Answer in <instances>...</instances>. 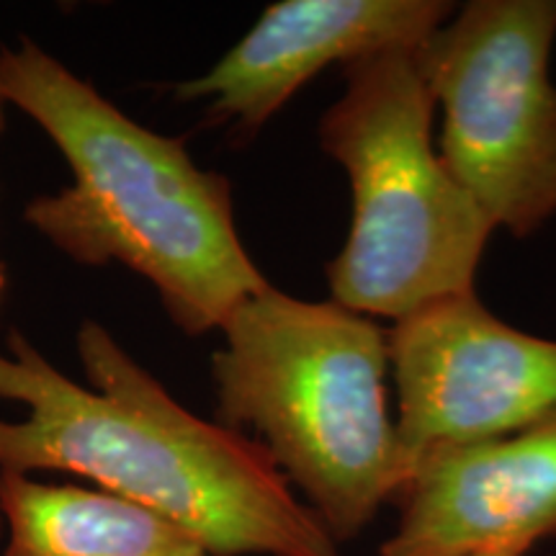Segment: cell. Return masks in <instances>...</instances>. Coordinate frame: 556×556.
Instances as JSON below:
<instances>
[{"mask_svg":"<svg viewBox=\"0 0 556 556\" xmlns=\"http://www.w3.org/2000/svg\"><path fill=\"white\" fill-rule=\"evenodd\" d=\"M0 353V469L65 471L170 520L208 556H340L261 443L186 409L96 319L78 328L86 384L21 330Z\"/></svg>","mask_w":556,"mask_h":556,"instance_id":"obj_1","label":"cell"},{"mask_svg":"<svg viewBox=\"0 0 556 556\" xmlns=\"http://www.w3.org/2000/svg\"><path fill=\"white\" fill-rule=\"evenodd\" d=\"M0 86L73 170V184L24 208L65 258L142 276L191 338L222 330L268 287L235 225L232 186L201 170L184 139L137 124L29 39L0 47Z\"/></svg>","mask_w":556,"mask_h":556,"instance_id":"obj_2","label":"cell"},{"mask_svg":"<svg viewBox=\"0 0 556 556\" xmlns=\"http://www.w3.org/2000/svg\"><path fill=\"white\" fill-rule=\"evenodd\" d=\"M219 332L217 422L253 433L340 546L361 536L407 477L387 405V330L268 283Z\"/></svg>","mask_w":556,"mask_h":556,"instance_id":"obj_3","label":"cell"},{"mask_svg":"<svg viewBox=\"0 0 556 556\" xmlns=\"http://www.w3.org/2000/svg\"><path fill=\"white\" fill-rule=\"evenodd\" d=\"M340 73L319 144L351 184V229L328 263V289L340 307L394 325L477 291L495 227L433 148L435 99L417 47L371 52Z\"/></svg>","mask_w":556,"mask_h":556,"instance_id":"obj_4","label":"cell"},{"mask_svg":"<svg viewBox=\"0 0 556 556\" xmlns=\"http://www.w3.org/2000/svg\"><path fill=\"white\" fill-rule=\"evenodd\" d=\"M556 0H471L417 47L441 157L495 229L556 217Z\"/></svg>","mask_w":556,"mask_h":556,"instance_id":"obj_5","label":"cell"},{"mask_svg":"<svg viewBox=\"0 0 556 556\" xmlns=\"http://www.w3.org/2000/svg\"><path fill=\"white\" fill-rule=\"evenodd\" d=\"M387 338L407 469L433 446L497 438L556 413V340L510 328L477 291L413 312Z\"/></svg>","mask_w":556,"mask_h":556,"instance_id":"obj_6","label":"cell"},{"mask_svg":"<svg viewBox=\"0 0 556 556\" xmlns=\"http://www.w3.org/2000/svg\"><path fill=\"white\" fill-rule=\"evenodd\" d=\"M379 556L528 554L556 541V413L513 433L422 451Z\"/></svg>","mask_w":556,"mask_h":556,"instance_id":"obj_7","label":"cell"},{"mask_svg":"<svg viewBox=\"0 0 556 556\" xmlns=\"http://www.w3.org/2000/svg\"><path fill=\"white\" fill-rule=\"evenodd\" d=\"M451 16L446 0H281L176 93L206 101L208 114L253 137L325 67L389 47H420Z\"/></svg>","mask_w":556,"mask_h":556,"instance_id":"obj_8","label":"cell"},{"mask_svg":"<svg viewBox=\"0 0 556 556\" xmlns=\"http://www.w3.org/2000/svg\"><path fill=\"white\" fill-rule=\"evenodd\" d=\"M0 556H208L197 539L129 500L0 469Z\"/></svg>","mask_w":556,"mask_h":556,"instance_id":"obj_9","label":"cell"},{"mask_svg":"<svg viewBox=\"0 0 556 556\" xmlns=\"http://www.w3.org/2000/svg\"><path fill=\"white\" fill-rule=\"evenodd\" d=\"M9 109H11V103H9V99H5L3 86H0V137H3L5 124H9Z\"/></svg>","mask_w":556,"mask_h":556,"instance_id":"obj_10","label":"cell"},{"mask_svg":"<svg viewBox=\"0 0 556 556\" xmlns=\"http://www.w3.org/2000/svg\"><path fill=\"white\" fill-rule=\"evenodd\" d=\"M471 556H526L518 552H482V554H471Z\"/></svg>","mask_w":556,"mask_h":556,"instance_id":"obj_11","label":"cell"},{"mask_svg":"<svg viewBox=\"0 0 556 556\" xmlns=\"http://www.w3.org/2000/svg\"><path fill=\"white\" fill-rule=\"evenodd\" d=\"M3 291H5V268L3 263H0V296H3Z\"/></svg>","mask_w":556,"mask_h":556,"instance_id":"obj_12","label":"cell"},{"mask_svg":"<svg viewBox=\"0 0 556 556\" xmlns=\"http://www.w3.org/2000/svg\"><path fill=\"white\" fill-rule=\"evenodd\" d=\"M0 548H3V518H0Z\"/></svg>","mask_w":556,"mask_h":556,"instance_id":"obj_13","label":"cell"}]
</instances>
